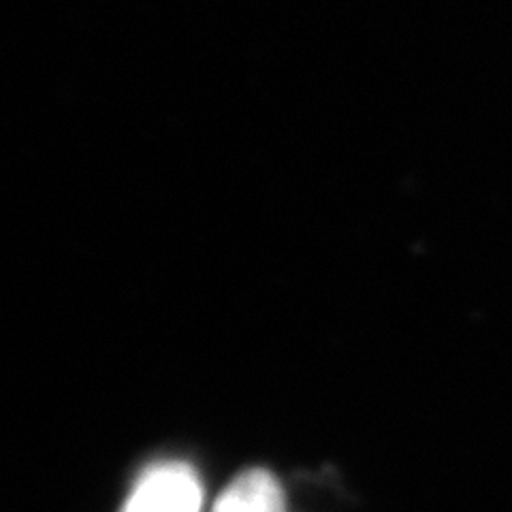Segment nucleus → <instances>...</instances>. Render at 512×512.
<instances>
[{
  "instance_id": "2",
  "label": "nucleus",
  "mask_w": 512,
  "mask_h": 512,
  "mask_svg": "<svg viewBox=\"0 0 512 512\" xmlns=\"http://www.w3.org/2000/svg\"><path fill=\"white\" fill-rule=\"evenodd\" d=\"M212 512H286L284 491L274 474L248 470L231 480Z\"/></svg>"
},
{
  "instance_id": "1",
  "label": "nucleus",
  "mask_w": 512,
  "mask_h": 512,
  "mask_svg": "<svg viewBox=\"0 0 512 512\" xmlns=\"http://www.w3.org/2000/svg\"><path fill=\"white\" fill-rule=\"evenodd\" d=\"M199 476L180 461L154 463L128 493L120 512H201Z\"/></svg>"
}]
</instances>
